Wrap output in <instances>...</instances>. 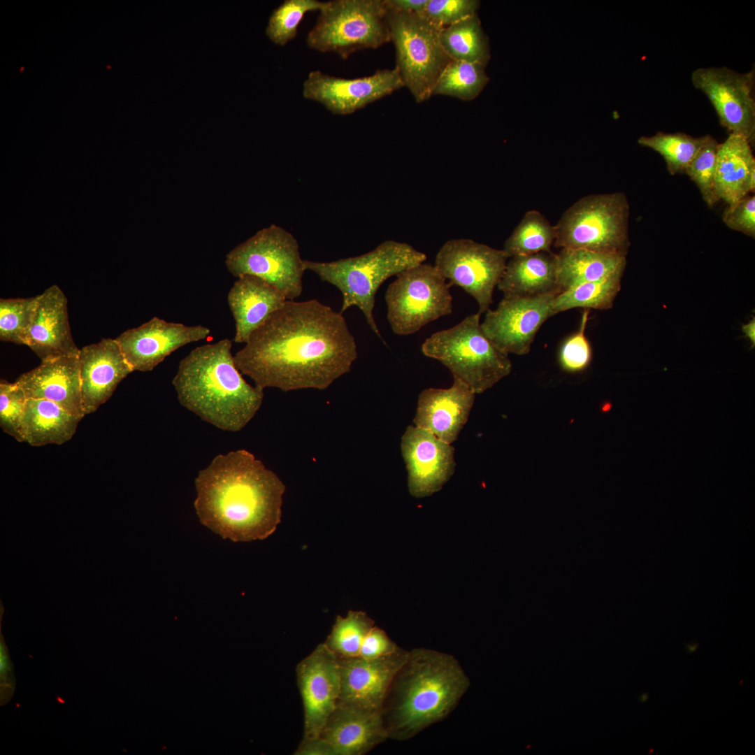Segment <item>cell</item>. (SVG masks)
I'll return each instance as SVG.
<instances>
[{
  "label": "cell",
  "instance_id": "23",
  "mask_svg": "<svg viewBox=\"0 0 755 755\" xmlns=\"http://www.w3.org/2000/svg\"><path fill=\"white\" fill-rule=\"evenodd\" d=\"M15 382L27 398L52 401L71 414L83 418L78 356H64L41 361L22 374Z\"/></svg>",
  "mask_w": 755,
  "mask_h": 755
},
{
  "label": "cell",
  "instance_id": "42",
  "mask_svg": "<svg viewBox=\"0 0 755 755\" xmlns=\"http://www.w3.org/2000/svg\"><path fill=\"white\" fill-rule=\"evenodd\" d=\"M723 221L730 229L754 237L755 196L747 195L738 201L728 204L723 214Z\"/></svg>",
  "mask_w": 755,
  "mask_h": 755
},
{
  "label": "cell",
  "instance_id": "24",
  "mask_svg": "<svg viewBox=\"0 0 755 755\" xmlns=\"http://www.w3.org/2000/svg\"><path fill=\"white\" fill-rule=\"evenodd\" d=\"M337 755H364L388 739L380 712L338 704L319 735Z\"/></svg>",
  "mask_w": 755,
  "mask_h": 755
},
{
  "label": "cell",
  "instance_id": "8",
  "mask_svg": "<svg viewBox=\"0 0 755 755\" xmlns=\"http://www.w3.org/2000/svg\"><path fill=\"white\" fill-rule=\"evenodd\" d=\"M629 204L624 193L591 194L570 206L554 226V245L627 254Z\"/></svg>",
  "mask_w": 755,
  "mask_h": 755
},
{
  "label": "cell",
  "instance_id": "45",
  "mask_svg": "<svg viewBox=\"0 0 755 755\" xmlns=\"http://www.w3.org/2000/svg\"><path fill=\"white\" fill-rule=\"evenodd\" d=\"M295 755H337L332 745L322 737L303 738Z\"/></svg>",
  "mask_w": 755,
  "mask_h": 755
},
{
  "label": "cell",
  "instance_id": "18",
  "mask_svg": "<svg viewBox=\"0 0 755 755\" xmlns=\"http://www.w3.org/2000/svg\"><path fill=\"white\" fill-rule=\"evenodd\" d=\"M210 329L154 317L122 333L115 340L133 371H150L184 345L207 338Z\"/></svg>",
  "mask_w": 755,
  "mask_h": 755
},
{
  "label": "cell",
  "instance_id": "30",
  "mask_svg": "<svg viewBox=\"0 0 755 755\" xmlns=\"http://www.w3.org/2000/svg\"><path fill=\"white\" fill-rule=\"evenodd\" d=\"M440 38L452 60L487 64L490 57L488 39L477 13L443 28Z\"/></svg>",
  "mask_w": 755,
  "mask_h": 755
},
{
  "label": "cell",
  "instance_id": "49",
  "mask_svg": "<svg viewBox=\"0 0 755 755\" xmlns=\"http://www.w3.org/2000/svg\"><path fill=\"white\" fill-rule=\"evenodd\" d=\"M647 698H648V695H647V693H642V694L641 695V696H640V701H641V702H645V701L647 700Z\"/></svg>",
  "mask_w": 755,
  "mask_h": 755
},
{
  "label": "cell",
  "instance_id": "13",
  "mask_svg": "<svg viewBox=\"0 0 755 755\" xmlns=\"http://www.w3.org/2000/svg\"><path fill=\"white\" fill-rule=\"evenodd\" d=\"M754 70L740 73L727 67L699 68L691 73L693 86L714 107L721 126L752 144L755 136Z\"/></svg>",
  "mask_w": 755,
  "mask_h": 755
},
{
  "label": "cell",
  "instance_id": "17",
  "mask_svg": "<svg viewBox=\"0 0 755 755\" xmlns=\"http://www.w3.org/2000/svg\"><path fill=\"white\" fill-rule=\"evenodd\" d=\"M401 450L408 490L415 498L438 491L454 473V447L426 430L408 426L401 438Z\"/></svg>",
  "mask_w": 755,
  "mask_h": 755
},
{
  "label": "cell",
  "instance_id": "11",
  "mask_svg": "<svg viewBox=\"0 0 755 755\" xmlns=\"http://www.w3.org/2000/svg\"><path fill=\"white\" fill-rule=\"evenodd\" d=\"M450 285L434 265L424 262L401 272L384 299L393 332L406 336L452 311Z\"/></svg>",
  "mask_w": 755,
  "mask_h": 755
},
{
  "label": "cell",
  "instance_id": "41",
  "mask_svg": "<svg viewBox=\"0 0 755 755\" xmlns=\"http://www.w3.org/2000/svg\"><path fill=\"white\" fill-rule=\"evenodd\" d=\"M475 0H429L423 15L443 29L476 14Z\"/></svg>",
  "mask_w": 755,
  "mask_h": 755
},
{
  "label": "cell",
  "instance_id": "20",
  "mask_svg": "<svg viewBox=\"0 0 755 755\" xmlns=\"http://www.w3.org/2000/svg\"><path fill=\"white\" fill-rule=\"evenodd\" d=\"M83 409L94 412L133 372L115 339L84 346L78 356Z\"/></svg>",
  "mask_w": 755,
  "mask_h": 755
},
{
  "label": "cell",
  "instance_id": "4",
  "mask_svg": "<svg viewBox=\"0 0 755 755\" xmlns=\"http://www.w3.org/2000/svg\"><path fill=\"white\" fill-rule=\"evenodd\" d=\"M225 338L192 350L179 363L172 383L180 403L215 426L244 428L259 410L264 389L248 384Z\"/></svg>",
  "mask_w": 755,
  "mask_h": 755
},
{
  "label": "cell",
  "instance_id": "32",
  "mask_svg": "<svg viewBox=\"0 0 755 755\" xmlns=\"http://www.w3.org/2000/svg\"><path fill=\"white\" fill-rule=\"evenodd\" d=\"M621 277L584 282L561 292L552 302V316L576 308L598 310L612 308L621 288Z\"/></svg>",
  "mask_w": 755,
  "mask_h": 755
},
{
  "label": "cell",
  "instance_id": "44",
  "mask_svg": "<svg viewBox=\"0 0 755 755\" xmlns=\"http://www.w3.org/2000/svg\"><path fill=\"white\" fill-rule=\"evenodd\" d=\"M0 680H1V705H4L11 698L15 690V676L13 663L5 644L2 634L0 641Z\"/></svg>",
  "mask_w": 755,
  "mask_h": 755
},
{
  "label": "cell",
  "instance_id": "22",
  "mask_svg": "<svg viewBox=\"0 0 755 755\" xmlns=\"http://www.w3.org/2000/svg\"><path fill=\"white\" fill-rule=\"evenodd\" d=\"M25 345L41 361L64 357L79 356L69 322L67 299L57 285L38 295Z\"/></svg>",
  "mask_w": 755,
  "mask_h": 755
},
{
  "label": "cell",
  "instance_id": "10",
  "mask_svg": "<svg viewBox=\"0 0 755 755\" xmlns=\"http://www.w3.org/2000/svg\"><path fill=\"white\" fill-rule=\"evenodd\" d=\"M303 261L294 235L271 224L231 250L225 264L233 276L258 277L294 301L303 292Z\"/></svg>",
  "mask_w": 755,
  "mask_h": 755
},
{
  "label": "cell",
  "instance_id": "38",
  "mask_svg": "<svg viewBox=\"0 0 755 755\" xmlns=\"http://www.w3.org/2000/svg\"><path fill=\"white\" fill-rule=\"evenodd\" d=\"M719 143L706 135L700 150L684 171L698 187L703 200L710 207L717 201L714 194V174Z\"/></svg>",
  "mask_w": 755,
  "mask_h": 755
},
{
  "label": "cell",
  "instance_id": "35",
  "mask_svg": "<svg viewBox=\"0 0 755 755\" xmlns=\"http://www.w3.org/2000/svg\"><path fill=\"white\" fill-rule=\"evenodd\" d=\"M373 626V620L365 612L350 610L347 616L336 617L324 643L338 659L359 656L362 642Z\"/></svg>",
  "mask_w": 755,
  "mask_h": 755
},
{
  "label": "cell",
  "instance_id": "34",
  "mask_svg": "<svg viewBox=\"0 0 755 755\" xmlns=\"http://www.w3.org/2000/svg\"><path fill=\"white\" fill-rule=\"evenodd\" d=\"M704 136L693 137L684 133L666 134L657 132L651 136H641L638 143L649 148L664 159L669 173L675 175L684 173L689 164L696 156L704 140Z\"/></svg>",
  "mask_w": 755,
  "mask_h": 755
},
{
  "label": "cell",
  "instance_id": "33",
  "mask_svg": "<svg viewBox=\"0 0 755 755\" xmlns=\"http://www.w3.org/2000/svg\"><path fill=\"white\" fill-rule=\"evenodd\" d=\"M484 65L451 60L440 74L433 95L450 96L468 101L477 97L489 80Z\"/></svg>",
  "mask_w": 755,
  "mask_h": 755
},
{
  "label": "cell",
  "instance_id": "16",
  "mask_svg": "<svg viewBox=\"0 0 755 755\" xmlns=\"http://www.w3.org/2000/svg\"><path fill=\"white\" fill-rule=\"evenodd\" d=\"M303 713V736H319L329 717L336 707L341 680L337 656L319 644L296 668Z\"/></svg>",
  "mask_w": 755,
  "mask_h": 755
},
{
  "label": "cell",
  "instance_id": "36",
  "mask_svg": "<svg viewBox=\"0 0 755 755\" xmlns=\"http://www.w3.org/2000/svg\"><path fill=\"white\" fill-rule=\"evenodd\" d=\"M324 5L325 1L317 0H285L269 17L266 28L267 37L278 45H285L296 36L305 14L319 11Z\"/></svg>",
  "mask_w": 755,
  "mask_h": 755
},
{
  "label": "cell",
  "instance_id": "12",
  "mask_svg": "<svg viewBox=\"0 0 755 755\" xmlns=\"http://www.w3.org/2000/svg\"><path fill=\"white\" fill-rule=\"evenodd\" d=\"M508 257L503 250L470 239L446 241L438 250L434 266L450 281L477 301L480 315L493 302V294L504 273Z\"/></svg>",
  "mask_w": 755,
  "mask_h": 755
},
{
  "label": "cell",
  "instance_id": "19",
  "mask_svg": "<svg viewBox=\"0 0 755 755\" xmlns=\"http://www.w3.org/2000/svg\"><path fill=\"white\" fill-rule=\"evenodd\" d=\"M409 651L379 658L338 659L341 688L338 704L368 712H380L388 689Z\"/></svg>",
  "mask_w": 755,
  "mask_h": 755
},
{
  "label": "cell",
  "instance_id": "25",
  "mask_svg": "<svg viewBox=\"0 0 755 755\" xmlns=\"http://www.w3.org/2000/svg\"><path fill=\"white\" fill-rule=\"evenodd\" d=\"M227 301L235 321L233 342L245 343L252 333L287 301L266 281L253 275L237 278Z\"/></svg>",
  "mask_w": 755,
  "mask_h": 755
},
{
  "label": "cell",
  "instance_id": "15",
  "mask_svg": "<svg viewBox=\"0 0 755 755\" xmlns=\"http://www.w3.org/2000/svg\"><path fill=\"white\" fill-rule=\"evenodd\" d=\"M404 87L398 69L378 70L363 78L347 79L320 71H310L303 83L306 99L321 103L333 115L354 113Z\"/></svg>",
  "mask_w": 755,
  "mask_h": 755
},
{
  "label": "cell",
  "instance_id": "37",
  "mask_svg": "<svg viewBox=\"0 0 755 755\" xmlns=\"http://www.w3.org/2000/svg\"><path fill=\"white\" fill-rule=\"evenodd\" d=\"M38 295L30 298L1 299L0 338L25 345L35 313Z\"/></svg>",
  "mask_w": 755,
  "mask_h": 755
},
{
  "label": "cell",
  "instance_id": "39",
  "mask_svg": "<svg viewBox=\"0 0 755 755\" xmlns=\"http://www.w3.org/2000/svg\"><path fill=\"white\" fill-rule=\"evenodd\" d=\"M27 401L23 389L15 382H0V426L18 442H24L22 420Z\"/></svg>",
  "mask_w": 755,
  "mask_h": 755
},
{
  "label": "cell",
  "instance_id": "48",
  "mask_svg": "<svg viewBox=\"0 0 755 755\" xmlns=\"http://www.w3.org/2000/svg\"><path fill=\"white\" fill-rule=\"evenodd\" d=\"M697 647H698V644L697 643L686 645V648H687V650H688V652L689 653L693 652L697 649Z\"/></svg>",
  "mask_w": 755,
  "mask_h": 755
},
{
  "label": "cell",
  "instance_id": "6",
  "mask_svg": "<svg viewBox=\"0 0 755 755\" xmlns=\"http://www.w3.org/2000/svg\"><path fill=\"white\" fill-rule=\"evenodd\" d=\"M480 319L478 312L468 315L454 326L432 334L421 347L425 356L441 362L475 394L492 387L512 370L509 354L487 336Z\"/></svg>",
  "mask_w": 755,
  "mask_h": 755
},
{
  "label": "cell",
  "instance_id": "26",
  "mask_svg": "<svg viewBox=\"0 0 755 755\" xmlns=\"http://www.w3.org/2000/svg\"><path fill=\"white\" fill-rule=\"evenodd\" d=\"M717 201L733 203L755 189V159L751 143L745 137L730 134L719 143L714 174Z\"/></svg>",
  "mask_w": 755,
  "mask_h": 755
},
{
  "label": "cell",
  "instance_id": "46",
  "mask_svg": "<svg viewBox=\"0 0 755 755\" xmlns=\"http://www.w3.org/2000/svg\"><path fill=\"white\" fill-rule=\"evenodd\" d=\"M429 0H385L387 5L395 10L423 14Z\"/></svg>",
  "mask_w": 755,
  "mask_h": 755
},
{
  "label": "cell",
  "instance_id": "21",
  "mask_svg": "<svg viewBox=\"0 0 755 755\" xmlns=\"http://www.w3.org/2000/svg\"><path fill=\"white\" fill-rule=\"evenodd\" d=\"M475 394L456 378L447 389H426L419 396L413 423L452 444L468 419Z\"/></svg>",
  "mask_w": 755,
  "mask_h": 755
},
{
  "label": "cell",
  "instance_id": "9",
  "mask_svg": "<svg viewBox=\"0 0 755 755\" xmlns=\"http://www.w3.org/2000/svg\"><path fill=\"white\" fill-rule=\"evenodd\" d=\"M306 37L309 48L347 59L354 52L390 41L384 0L325 1Z\"/></svg>",
  "mask_w": 755,
  "mask_h": 755
},
{
  "label": "cell",
  "instance_id": "7",
  "mask_svg": "<svg viewBox=\"0 0 755 755\" xmlns=\"http://www.w3.org/2000/svg\"><path fill=\"white\" fill-rule=\"evenodd\" d=\"M384 3L396 67L404 87L417 102H423L433 95L437 80L452 60L440 42L442 29L423 14L399 11Z\"/></svg>",
  "mask_w": 755,
  "mask_h": 755
},
{
  "label": "cell",
  "instance_id": "3",
  "mask_svg": "<svg viewBox=\"0 0 755 755\" xmlns=\"http://www.w3.org/2000/svg\"><path fill=\"white\" fill-rule=\"evenodd\" d=\"M470 686L453 656L419 647L409 651L380 711L388 738L405 741L445 719Z\"/></svg>",
  "mask_w": 755,
  "mask_h": 755
},
{
  "label": "cell",
  "instance_id": "5",
  "mask_svg": "<svg viewBox=\"0 0 755 755\" xmlns=\"http://www.w3.org/2000/svg\"><path fill=\"white\" fill-rule=\"evenodd\" d=\"M426 255L410 245L387 240L365 254L332 261L304 260L306 270L341 292L343 313L357 306L364 314L371 329L381 339L373 309L379 287L388 278L424 262Z\"/></svg>",
  "mask_w": 755,
  "mask_h": 755
},
{
  "label": "cell",
  "instance_id": "29",
  "mask_svg": "<svg viewBox=\"0 0 755 755\" xmlns=\"http://www.w3.org/2000/svg\"><path fill=\"white\" fill-rule=\"evenodd\" d=\"M81 419L52 401L27 398L22 420L24 442L36 447L62 445L71 439Z\"/></svg>",
  "mask_w": 755,
  "mask_h": 755
},
{
  "label": "cell",
  "instance_id": "43",
  "mask_svg": "<svg viewBox=\"0 0 755 755\" xmlns=\"http://www.w3.org/2000/svg\"><path fill=\"white\" fill-rule=\"evenodd\" d=\"M399 648L384 630L373 626L362 642L359 656L366 659L379 658L391 654Z\"/></svg>",
  "mask_w": 755,
  "mask_h": 755
},
{
  "label": "cell",
  "instance_id": "31",
  "mask_svg": "<svg viewBox=\"0 0 755 755\" xmlns=\"http://www.w3.org/2000/svg\"><path fill=\"white\" fill-rule=\"evenodd\" d=\"M555 240V229L537 210H529L505 241L503 251L508 258L541 252H550Z\"/></svg>",
  "mask_w": 755,
  "mask_h": 755
},
{
  "label": "cell",
  "instance_id": "1",
  "mask_svg": "<svg viewBox=\"0 0 755 755\" xmlns=\"http://www.w3.org/2000/svg\"><path fill=\"white\" fill-rule=\"evenodd\" d=\"M357 357L343 313L317 299L287 300L233 356L255 385L283 391L326 389L350 371Z\"/></svg>",
  "mask_w": 755,
  "mask_h": 755
},
{
  "label": "cell",
  "instance_id": "14",
  "mask_svg": "<svg viewBox=\"0 0 755 755\" xmlns=\"http://www.w3.org/2000/svg\"><path fill=\"white\" fill-rule=\"evenodd\" d=\"M559 294L504 296L496 309L485 312L481 327L501 351L508 354H526L540 326L552 317V302Z\"/></svg>",
  "mask_w": 755,
  "mask_h": 755
},
{
  "label": "cell",
  "instance_id": "40",
  "mask_svg": "<svg viewBox=\"0 0 755 755\" xmlns=\"http://www.w3.org/2000/svg\"><path fill=\"white\" fill-rule=\"evenodd\" d=\"M589 314V309H584L579 331L568 338L560 349L559 364L566 372L582 371L591 362V348L584 334Z\"/></svg>",
  "mask_w": 755,
  "mask_h": 755
},
{
  "label": "cell",
  "instance_id": "27",
  "mask_svg": "<svg viewBox=\"0 0 755 755\" xmlns=\"http://www.w3.org/2000/svg\"><path fill=\"white\" fill-rule=\"evenodd\" d=\"M497 288L505 296H535L561 291L557 280V257L550 252L508 259Z\"/></svg>",
  "mask_w": 755,
  "mask_h": 755
},
{
  "label": "cell",
  "instance_id": "28",
  "mask_svg": "<svg viewBox=\"0 0 755 755\" xmlns=\"http://www.w3.org/2000/svg\"><path fill=\"white\" fill-rule=\"evenodd\" d=\"M626 254L584 249H561L557 257V280L561 292L576 285L622 275Z\"/></svg>",
  "mask_w": 755,
  "mask_h": 755
},
{
  "label": "cell",
  "instance_id": "2",
  "mask_svg": "<svg viewBox=\"0 0 755 755\" xmlns=\"http://www.w3.org/2000/svg\"><path fill=\"white\" fill-rule=\"evenodd\" d=\"M202 524L223 538L246 542L271 535L281 518L285 485L254 454H219L195 479Z\"/></svg>",
  "mask_w": 755,
  "mask_h": 755
},
{
  "label": "cell",
  "instance_id": "47",
  "mask_svg": "<svg viewBox=\"0 0 755 755\" xmlns=\"http://www.w3.org/2000/svg\"><path fill=\"white\" fill-rule=\"evenodd\" d=\"M742 331L754 345L755 342V322L754 319L742 327Z\"/></svg>",
  "mask_w": 755,
  "mask_h": 755
}]
</instances>
